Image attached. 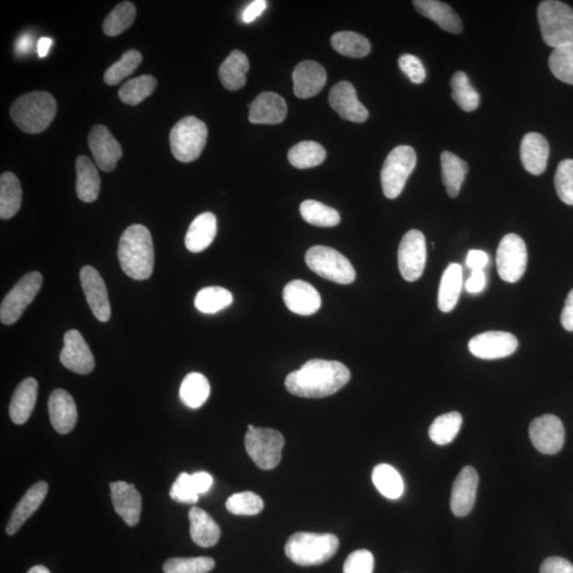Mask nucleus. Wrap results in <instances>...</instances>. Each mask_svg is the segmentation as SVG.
I'll list each match as a JSON object with an SVG mask.
<instances>
[{
    "label": "nucleus",
    "instance_id": "1",
    "mask_svg": "<svg viewBox=\"0 0 573 573\" xmlns=\"http://www.w3.org/2000/svg\"><path fill=\"white\" fill-rule=\"evenodd\" d=\"M350 378V370L341 362L314 359L289 374L285 386L289 393L299 398L323 399L337 393Z\"/></svg>",
    "mask_w": 573,
    "mask_h": 573
},
{
    "label": "nucleus",
    "instance_id": "2",
    "mask_svg": "<svg viewBox=\"0 0 573 573\" xmlns=\"http://www.w3.org/2000/svg\"><path fill=\"white\" fill-rule=\"evenodd\" d=\"M117 255L123 272L131 279H150L154 269V247L153 236L146 226H129L119 241Z\"/></svg>",
    "mask_w": 573,
    "mask_h": 573
},
{
    "label": "nucleus",
    "instance_id": "3",
    "mask_svg": "<svg viewBox=\"0 0 573 573\" xmlns=\"http://www.w3.org/2000/svg\"><path fill=\"white\" fill-rule=\"evenodd\" d=\"M12 121L25 133L39 134L53 123L56 114V102L47 92L24 94L12 104Z\"/></svg>",
    "mask_w": 573,
    "mask_h": 573
},
{
    "label": "nucleus",
    "instance_id": "4",
    "mask_svg": "<svg viewBox=\"0 0 573 573\" xmlns=\"http://www.w3.org/2000/svg\"><path fill=\"white\" fill-rule=\"evenodd\" d=\"M339 548L336 535L299 532L289 538L286 556L300 566L321 565L335 556Z\"/></svg>",
    "mask_w": 573,
    "mask_h": 573
},
{
    "label": "nucleus",
    "instance_id": "5",
    "mask_svg": "<svg viewBox=\"0 0 573 573\" xmlns=\"http://www.w3.org/2000/svg\"><path fill=\"white\" fill-rule=\"evenodd\" d=\"M538 18L541 36L548 46L554 49L573 42V10L568 5L557 0L540 3Z\"/></svg>",
    "mask_w": 573,
    "mask_h": 573
},
{
    "label": "nucleus",
    "instance_id": "6",
    "mask_svg": "<svg viewBox=\"0 0 573 573\" xmlns=\"http://www.w3.org/2000/svg\"><path fill=\"white\" fill-rule=\"evenodd\" d=\"M209 130L200 119L189 116L181 119L170 132V147L176 160L182 163L196 161L206 144Z\"/></svg>",
    "mask_w": 573,
    "mask_h": 573
},
{
    "label": "nucleus",
    "instance_id": "7",
    "mask_svg": "<svg viewBox=\"0 0 573 573\" xmlns=\"http://www.w3.org/2000/svg\"><path fill=\"white\" fill-rule=\"evenodd\" d=\"M305 261L308 268L325 280L340 285H349L356 280L352 264L335 249L316 245L308 250Z\"/></svg>",
    "mask_w": 573,
    "mask_h": 573
},
{
    "label": "nucleus",
    "instance_id": "8",
    "mask_svg": "<svg viewBox=\"0 0 573 573\" xmlns=\"http://www.w3.org/2000/svg\"><path fill=\"white\" fill-rule=\"evenodd\" d=\"M244 444L248 455L258 468L273 469L281 462L285 440L279 431L249 425Z\"/></svg>",
    "mask_w": 573,
    "mask_h": 573
},
{
    "label": "nucleus",
    "instance_id": "9",
    "mask_svg": "<svg viewBox=\"0 0 573 573\" xmlns=\"http://www.w3.org/2000/svg\"><path fill=\"white\" fill-rule=\"evenodd\" d=\"M417 166V153L410 146L394 148L381 170V185L388 199H395L404 191L409 176Z\"/></svg>",
    "mask_w": 573,
    "mask_h": 573
},
{
    "label": "nucleus",
    "instance_id": "10",
    "mask_svg": "<svg viewBox=\"0 0 573 573\" xmlns=\"http://www.w3.org/2000/svg\"><path fill=\"white\" fill-rule=\"evenodd\" d=\"M43 276L40 272L24 275L16 285L5 295L0 306V321L5 325H14L23 316L27 307L33 303L40 292Z\"/></svg>",
    "mask_w": 573,
    "mask_h": 573
},
{
    "label": "nucleus",
    "instance_id": "11",
    "mask_svg": "<svg viewBox=\"0 0 573 573\" xmlns=\"http://www.w3.org/2000/svg\"><path fill=\"white\" fill-rule=\"evenodd\" d=\"M497 270L501 279L514 283L524 276L528 263L526 243L519 235L508 234L497 250Z\"/></svg>",
    "mask_w": 573,
    "mask_h": 573
},
{
    "label": "nucleus",
    "instance_id": "12",
    "mask_svg": "<svg viewBox=\"0 0 573 573\" xmlns=\"http://www.w3.org/2000/svg\"><path fill=\"white\" fill-rule=\"evenodd\" d=\"M427 260L426 239L418 230L402 237L399 249L400 274L407 282H415L424 273Z\"/></svg>",
    "mask_w": 573,
    "mask_h": 573
},
{
    "label": "nucleus",
    "instance_id": "13",
    "mask_svg": "<svg viewBox=\"0 0 573 573\" xmlns=\"http://www.w3.org/2000/svg\"><path fill=\"white\" fill-rule=\"evenodd\" d=\"M529 434L535 449L545 455H556L563 449L565 430L556 415L546 414L533 420Z\"/></svg>",
    "mask_w": 573,
    "mask_h": 573
},
{
    "label": "nucleus",
    "instance_id": "14",
    "mask_svg": "<svg viewBox=\"0 0 573 573\" xmlns=\"http://www.w3.org/2000/svg\"><path fill=\"white\" fill-rule=\"evenodd\" d=\"M472 355L484 361H495L511 356L519 349L518 339L506 331H487L470 339Z\"/></svg>",
    "mask_w": 573,
    "mask_h": 573
},
{
    "label": "nucleus",
    "instance_id": "15",
    "mask_svg": "<svg viewBox=\"0 0 573 573\" xmlns=\"http://www.w3.org/2000/svg\"><path fill=\"white\" fill-rule=\"evenodd\" d=\"M88 146L92 151L94 163L103 172L111 173L117 167L122 159L123 148L110 130L103 124L94 125L90 136Z\"/></svg>",
    "mask_w": 573,
    "mask_h": 573
},
{
    "label": "nucleus",
    "instance_id": "16",
    "mask_svg": "<svg viewBox=\"0 0 573 573\" xmlns=\"http://www.w3.org/2000/svg\"><path fill=\"white\" fill-rule=\"evenodd\" d=\"M80 281L84 289L88 306L94 316L100 322H108L111 318V305L106 291L105 282L98 271L93 267L85 266L81 269Z\"/></svg>",
    "mask_w": 573,
    "mask_h": 573
},
{
    "label": "nucleus",
    "instance_id": "17",
    "mask_svg": "<svg viewBox=\"0 0 573 573\" xmlns=\"http://www.w3.org/2000/svg\"><path fill=\"white\" fill-rule=\"evenodd\" d=\"M60 361L74 373L87 375L94 369V358L84 336L78 331H68L64 336V346Z\"/></svg>",
    "mask_w": 573,
    "mask_h": 573
},
{
    "label": "nucleus",
    "instance_id": "18",
    "mask_svg": "<svg viewBox=\"0 0 573 573\" xmlns=\"http://www.w3.org/2000/svg\"><path fill=\"white\" fill-rule=\"evenodd\" d=\"M330 104L344 121L362 123L368 121L369 111L359 102L354 85L348 81L339 82L332 86Z\"/></svg>",
    "mask_w": 573,
    "mask_h": 573
},
{
    "label": "nucleus",
    "instance_id": "19",
    "mask_svg": "<svg viewBox=\"0 0 573 573\" xmlns=\"http://www.w3.org/2000/svg\"><path fill=\"white\" fill-rule=\"evenodd\" d=\"M479 476L471 466H465L453 482L450 507L458 518L469 515L474 508Z\"/></svg>",
    "mask_w": 573,
    "mask_h": 573
},
{
    "label": "nucleus",
    "instance_id": "20",
    "mask_svg": "<svg viewBox=\"0 0 573 573\" xmlns=\"http://www.w3.org/2000/svg\"><path fill=\"white\" fill-rule=\"evenodd\" d=\"M283 301L289 311L300 316H311L319 311L322 300L317 289L304 281H293L283 289Z\"/></svg>",
    "mask_w": 573,
    "mask_h": 573
},
{
    "label": "nucleus",
    "instance_id": "21",
    "mask_svg": "<svg viewBox=\"0 0 573 573\" xmlns=\"http://www.w3.org/2000/svg\"><path fill=\"white\" fill-rule=\"evenodd\" d=\"M111 499L116 513L125 524L135 527L141 520L142 496L133 484L124 481L110 484Z\"/></svg>",
    "mask_w": 573,
    "mask_h": 573
},
{
    "label": "nucleus",
    "instance_id": "22",
    "mask_svg": "<svg viewBox=\"0 0 573 573\" xmlns=\"http://www.w3.org/2000/svg\"><path fill=\"white\" fill-rule=\"evenodd\" d=\"M293 91L295 96L308 99L323 90L326 85L327 74L325 68L314 61L301 62L292 74Z\"/></svg>",
    "mask_w": 573,
    "mask_h": 573
},
{
    "label": "nucleus",
    "instance_id": "23",
    "mask_svg": "<svg viewBox=\"0 0 573 573\" xmlns=\"http://www.w3.org/2000/svg\"><path fill=\"white\" fill-rule=\"evenodd\" d=\"M249 121L254 124H280L287 117V104L280 94L264 92L249 105Z\"/></svg>",
    "mask_w": 573,
    "mask_h": 573
},
{
    "label": "nucleus",
    "instance_id": "24",
    "mask_svg": "<svg viewBox=\"0 0 573 573\" xmlns=\"http://www.w3.org/2000/svg\"><path fill=\"white\" fill-rule=\"evenodd\" d=\"M50 421L56 432L67 434L77 424V406L65 390L58 389L50 395L48 401Z\"/></svg>",
    "mask_w": 573,
    "mask_h": 573
},
{
    "label": "nucleus",
    "instance_id": "25",
    "mask_svg": "<svg viewBox=\"0 0 573 573\" xmlns=\"http://www.w3.org/2000/svg\"><path fill=\"white\" fill-rule=\"evenodd\" d=\"M550 148L545 136L535 133H528L522 138L520 144V159L522 166L534 175L543 173L549 159Z\"/></svg>",
    "mask_w": 573,
    "mask_h": 573
},
{
    "label": "nucleus",
    "instance_id": "26",
    "mask_svg": "<svg viewBox=\"0 0 573 573\" xmlns=\"http://www.w3.org/2000/svg\"><path fill=\"white\" fill-rule=\"evenodd\" d=\"M47 493L48 484L45 481L37 482L33 488L28 489V492L17 503L14 512L11 514L7 528H5L8 535H15L20 530L25 522L41 507L44 499H46Z\"/></svg>",
    "mask_w": 573,
    "mask_h": 573
},
{
    "label": "nucleus",
    "instance_id": "27",
    "mask_svg": "<svg viewBox=\"0 0 573 573\" xmlns=\"http://www.w3.org/2000/svg\"><path fill=\"white\" fill-rule=\"evenodd\" d=\"M413 5L420 15L430 18L447 33L455 35L462 33L461 18L449 5L437 2V0H415Z\"/></svg>",
    "mask_w": 573,
    "mask_h": 573
},
{
    "label": "nucleus",
    "instance_id": "28",
    "mask_svg": "<svg viewBox=\"0 0 573 573\" xmlns=\"http://www.w3.org/2000/svg\"><path fill=\"white\" fill-rule=\"evenodd\" d=\"M39 385L33 377L26 378L15 390L10 404L11 420L16 425H23L30 419L35 410Z\"/></svg>",
    "mask_w": 573,
    "mask_h": 573
},
{
    "label": "nucleus",
    "instance_id": "29",
    "mask_svg": "<svg viewBox=\"0 0 573 573\" xmlns=\"http://www.w3.org/2000/svg\"><path fill=\"white\" fill-rule=\"evenodd\" d=\"M218 232L217 218L212 212L201 213L187 231L185 245L193 253L203 252L212 243Z\"/></svg>",
    "mask_w": 573,
    "mask_h": 573
},
{
    "label": "nucleus",
    "instance_id": "30",
    "mask_svg": "<svg viewBox=\"0 0 573 573\" xmlns=\"http://www.w3.org/2000/svg\"><path fill=\"white\" fill-rule=\"evenodd\" d=\"M77 170V183H75V192L78 198L85 203H92L99 197L100 176L97 167L90 157L82 155L75 162Z\"/></svg>",
    "mask_w": 573,
    "mask_h": 573
},
{
    "label": "nucleus",
    "instance_id": "31",
    "mask_svg": "<svg viewBox=\"0 0 573 573\" xmlns=\"http://www.w3.org/2000/svg\"><path fill=\"white\" fill-rule=\"evenodd\" d=\"M250 62L241 50H234L219 68V78L226 90L235 92L247 84Z\"/></svg>",
    "mask_w": 573,
    "mask_h": 573
},
{
    "label": "nucleus",
    "instance_id": "32",
    "mask_svg": "<svg viewBox=\"0 0 573 573\" xmlns=\"http://www.w3.org/2000/svg\"><path fill=\"white\" fill-rule=\"evenodd\" d=\"M463 285L462 267L450 263L440 282L438 305L440 311L450 312L456 307Z\"/></svg>",
    "mask_w": 573,
    "mask_h": 573
},
{
    "label": "nucleus",
    "instance_id": "33",
    "mask_svg": "<svg viewBox=\"0 0 573 573\" xmlns=\"http://www.w3.org/2000/svg\"><path fill=\"white\" fill-rule=\"evenodd\" d=\"M191 521V538L200 547L215 546L220 538V528L209 513L200 508H193L189 511Z\"/></svg>",
    "mask_w": 573,
    "mask_h": 573
},
{
    "label": "nucleus",
    "instance_id": "34",
    "mask_svg": "<svg viewBox=\"0 0 573 573\" xmlns=\"http://www.w3.org/2000/svg\"><path fill=\"white\" fill-rule=\"evenodd\" d=\"M23 192L20 181L12 173L0 176V218H14L22 205Z\"/></svg>",
    "mask_w": 573,
    "mask_h": 573
},
{
    "label": "nucleus",
    "instance_id": "35",
    "mask_svg": "<svg viewBox=\"0 0 573 573\" xmlns=\"http://www.w3.org/2000/svg\"><path fill=\"white\" fill-rule=\"evenodd\" d=\"M440 165H442V179L447 194L451 198H457L461 191L465 175L469 172L468 163L450 151H444L440 155Z\"/></svg>",
    "mask_w": 573,
    "mask_h": 573
},
{
    "label": "nucleus",
    "instance_id": "36",
    "mask_svg": "<svg viewBox=\"0 0 573 573\" xmlns=\"http://www.w3.org/2000/svg\"><path fill=\"white\" fill-rule=\"evenodd\" d=\"M211 394V385L203 374L191 373L183 380L180 398L183 404L192 409L203 407Z\"/></svg>",
    "mask_w": 573,
    "mask_h": 573
},
{
    "label": "nucleus",
    "instance_id": "37",
    "mask_svg": "<svg viewBox=\"0 0 573 573\" xmlns=\"http://www.w3.org/2000/svg\"><path fill=\"white\" fill-rule=\"evenodd\" d=\"M371 480L380 493L389 499H399L404 493V481L400 472L389 464H378L371 472Z\"/></svg>",
    "mask_w": 573,
    "mask_h": 573
},
{
    "label": "nucleus",
    "instance_id": "38",
    "mask_svg": "<svg viewBox=\"0 0 573 573\" xmlns=\"http://www.w3.org/2000/svg\"><path fill=\"white\" fill-rule=\"evenodd\" d=\"M331 46L337 53L352 59H361L370 53V44L361 35L342 31L331 36Z\"/></svg>",
    "mask_w": 573,
    "mask_h": 573
},
{
    "label": "nucleus",
    "instance_id": "39",
    "mask_svg": "<svg viewBox=\"0 0 573 573\" xmlns=\"http://www.w3.org/2000/svg\"><path fill=\"white\" fill-rule=\"evenodd\" d=\"M326 159V150L316 142H301L295 144L288 153L291 165L299 169L313 168Z\"/></svg>",
    "mask_w": 573,
    "mask_h": 573
},
{
    "label": "nucleus",
    "instance_id": "40",
    "mask_svg": "<svg viewBox=\"0 0 573 573\" xmlns=\"http://www.w3.org/2000/svg\"><path fill=\"white\" fill-rule=\"evenodd\" d=\"M232 294L228 289L212 286L200 291L194 299V306L201 312L213 314L225 310L232 303Z\"/></svg>",
    "mask_w": 573,
    "mask_h": 573
},
{
    "label": "nucleus",
    "instance_id": "41",
    "mask_svg": "<svg viewBox=\"0 0 573 573\" xmlns=\"http://www.w3.org/2000/svg\"><path fill=\"white\" fill-rule=\"evenodd\" d=\"M300 212L306 222L320 228H333L340 223V213L332 207L316 200L304 201L301 204Z\"/></svg>",
    "mask_w": 573,
    "mask_h": 573
},
{
    "label": "nucleus",
    "instance_id": "42",
    "mask_svg": "<svg viewBox=\"0 0 573 573\" xmlns=\"http://www.w3.org/2000/svg\"><path fill=\"white\" fill-rule=\"evenodd\" d=\"M452 88L451 97L455 103L465 112H472L478 109L480 104L479 94L471 86L468 74L457 72L450 80Z\"/></svg>",
    "mask_w": 573,
    "mask_h": 573
},
{
    "label": "nucleus",
    "instance_id": "43",
    "mask_svg": "<svg viewBox=\"0 0 573 573\" xmlns=\"http://www.w3.org/2000/svg\"><path fill=\"white\" fill-rule=\"evenodd\" d=\"M157 81L153 75L143 74L124 84L119 90V98L125 104L135 106L153 94Z\"/></svg>",
    "mask_w": 573,
    "mask_h": 573
},
{
    "label": "nucleus",
    "instance_id": "44",
    "mask_svg": "<svg viewBox=\"0 0 573 573\" xmlns=\"http://www.w3.org/2000/svg\"><path fill=\"white\" fill-rule=\"evenodd\" d=\"M462 415L459 412H450L434 420L430 428V437L438 445H447L458 436L462 426Z\"/></svg>",
    "mask_w": 573,
    "mask_h": 573
},
{
    "label": "nucleus",
    "instance_id": "45",
    "mask_svg": "<svg viewBox=\"0 0 573 573\" xmlns=\"http://www.w3.org/2000/svg\"><path fill=\"white\" fill-rule=\"evenodd\" d=\"M136 17L135 5L130 2H124L118 5L117 7L111 12L104 23V33L105 35L114 37L124 33L132 25H133Z\"/></svg>",
    "mask_w": 573,
    "mask_h": 573
},
{
    "label": "nucleus",
    "instance_id": "46",
    "mask_svg": "<svg viewBox=\"0 0 573 573\" xmlns=\"http://www.w3.org/2000/svg\"><path fill=\"white\" fill-rule=\"evenodd\" d=\"M549 67L554 77L573 85V42L553 49Z\"/></svg>",
    "mask_w": 573,
    "mask_h": 573
},
{
    "label": "nucleus",
    "instance_id": "47",
    "mask_svg": "<svg viewBox=\"0 0 573 573\" xmlns=\"http://www.w3.org/2000/svg\"><path fill=\"white\" fill-rule=\"evenodd\" d=\"M143 62V55L137 50L131 49L123 54L122 59L113 64L104 74L106 84L114 86L133 74Z\"/></svg>",
    "mask_w": 573,
    "mask_h": 573
},
{
    "label": "nucleus",
    "instance_id": "48",
    "mask_svg": "<svg viewBox=\"0 0 573 573\" xmlns=\"http://www.w3.org/2000/svg\"><path fill=\"white\" fill-rule=\"evenodd\" d=\"M215 567V560L207 557L174 558L163 564L165 573H207Z\"/></svg>",
    "mask_w": 573,
    "mask_h": 573
},
{
    "label": "nucleus",
    "instance_id": "49",
    "mask_svg": "<svg viewBox=\"0 0 573 573\" xmlns=\"http://www.w3.org/2000/svg\"><path fill=\"white\" fill-rule=\"evenodd\" d=\"M225 507L232 514L254 516L262 511L263 501L253 492H242L231 496Z\"/></svg>",
    "mask_w": 573,
    "mask_h": 573
},
{
    "label": "nucleus",
    "instance_id": "50",
    "mask_svg": "<svg viewBox=\"0 0 573 573\" xmlns=\"http://www.w3.org/2000/svg\"><path fill=\"white\" fill-rule=\"evenodd\" d=\"M554 185L560 200L573 206V160H564L558 166Z\"/></svg>",
    "mask_w": 573,
    "mask_h": 573
},
{
    "label": "nucleus",
    "instance_id": "51",
    "mask_svg": "<svg viewBox=\"0 0 573 573\" xmlns=\"http://www.w3.org/2000/svg\"><path fill=\"white\" fill-rule=\"evenodd\" d=\"M170 497L176 502L181 503H197L199 499V494L193 488L192 481V475H188L187 472H182L170 489Z\"/></svg>",
    "mask_w": 573,
    "mask_h": 573
},
{
    "label": "nucleus",
    "instance_id": "52",
    "mask_svg": "<svg viewBox=\"0 0 573 573\" xmlns=\"http://www.w3.org/2000/svg\"><path fill=\"white\" fill-rule=\"evenodd\" d=\"M373 554L365 549L351 553L343 566V573H373Z\"/></svg>",
    "mask_w": 573,
    "mask_h": 573
},
{
    "label": "nucleus",
    "instance_id": "53",
    "mask_svg": "<svg viewBox=\"0 0 573 573\" xmlns=\"http://www.w3.org/2000/svg\"><path fill=\"white\" fill-rule=\"evenodd\" d=\"M402 73H405L414 84H421L426 79V71L423 63L418 56L402 54L399 60Z\"/></svg>",
    "mask_w": 573,
    "mask_h": 573
},
{
    "label": "nucleus",
    "instance_id": "54",
    "mask_svg": "<svg viewBox=\"0 0 573 573\" xmlns=\"http://www.w3.org/2000/svg\"><path fill=\"white\" fill-rule=\"evenodd\" d=\"M540 573H573V565L563 558H548L541 564Z\"/></svg>",
    "mask_w": 573,
    "mask_h": 573
},
{
    "label": "nucleus",
    "instance_id": "55",
    "mask_svg": "<svg viewBox=\"0 0 573 573\" xmlns=\"http://www.w3.org/2000/svg\"><path fill=\"white\" fill-rule=\"evenodd\" d=\"M487 277L484 270H472L471 275L466 282V291L471 294L480 293L486 289Z\"/></svg>",
    "mask_w": 573,
    "mask_h": 573
},
{
    "label": "nucleus",
    "instance_id": "56",
    "mask_svg": "<svg viewBox=\"0 0 573 573\" xmlns=\"http://www.w3.org/2000/svg\"><path fill=\"white\" fill-rule=\"evenodd\" d=\"M489 262V255L481 250H470L466 257V264L471 270H483Z\"/></svg>",
    "mask_w": 573,
    "mask_h": 573
},
{
    "label": "nucleus",
    "instance_id": "57",
    "mask_svg": "<svg viewBox=\"0 0 573 573\" xmlns=\"http://www.w3.org/2000/svg\"><path fill=\"white\" fill-rule=\"evenodd\" d=\"M192 481L194 489L199 495L205 494L212 488V477L209 472L198 471L196 474L192 475Z\"/></svg>",
    "mask_w": 573,
    "mask_h": 573
},
{
    "label": "nucleus",
    "instance_id": "58",
    "mask_svg": "<svg viewBox=\"0 0 573 573\" xmlns=\"http://www.w3.org/2000/svg\"><path fill=\"white\" fill-rule=\"evenodd\" d=\"M267 8V2L264 0H256L249 5V7L243 11L242 20L244 23H252L262 15Z\"/></svg>",
    "mask_w": 573,
    "mask_h": 573
},
{
    "label": "nucleus",
    "instance_id": "59",
    "mask_svg": "<svg viewBox=\"0 0 573 573\" xmlns=\"http://www.w3.org/2000/svg\"><path fill=\"white\" fill-rule=\"evenodd\" d=\"M560 323L566 331H573V289L566 299L562 316H560Z\"/></svg>",
    "mask_w": 573,
    "mask_h": 573
},
{
    "label": "nucleus",
    "instance_id": "60",
    "mask_svg": "<svg viewBox=\"0 0 573 573\" xmlns=\"http://www.w3.org/2000/svg\"><path fill=\"white\" fill-rule=\"evenodd\" d=\"M34 46V39L30 35H23L15 44V53L20 55L27 54Z\"/></svg>",
    "mask_w": 573,
    "mask_h": 573
},
{
    "label": "nucleus",
    "instance_id": "61",
    "mask_svg": "<svg viewBox=\"0 0 573 573\" xmlns=\"http://www.w3.org/2000/svg\"><path fill=\"white\" fill-rule=\"evenodd\" d=\"M53 46V40L50 37H42V39L37 42V54H39L40 58H44L49 53L50 47Z\"/></svg>",
    "mask_w": 573,
    "mask_h": 573
},
{
    "label": "nucleus",
    "instance_id": "62",
    "mask_svg": "<svg viewBox=\"0 0 573 573\" xmlns=\"http://www.w3.org/2000/svg\"><path fill=\"white\" fill-rule=\"evenodd\" d=\"M27 573H52L50 572L46 567L44 566H35L33 567V568H31Z\"/></svg>",
    "mask_w": 573,
    "mask_h": 573
}]
</instances>
